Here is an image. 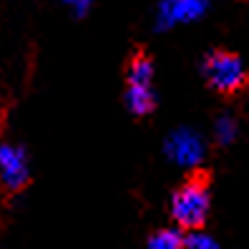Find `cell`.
Segmentation results:
<instances>
[{"mask_svg": "<svg viewBox=\"0 0 249 249\" xmlns=\"http://www.w3.org/2000/svg\"><path fill=\"white\" fill-rule=\"evenodd\" d=\"M154 89L151 83H128L126 89V106L131 108V113L143 116V113H151L154 108Z\"/></svg>", "mask_w": 249, "mask_h": 249, "instance_id": "cell-6", "label": "cell"}, {"mask_svg": "<svg viewBox=\"0 0 249 249\" xmlns=\"http://www.w3.org/2000/svg\"><path fill=\"white\" fill-rule=\"evenodd\" d=\"M66 5L73 10V16H76V18H83L86 13L91 10V0H66Z\"/></svg>", "mask_w": 249, "mask_h": 249, "instance_id": "cell-11", "label": "cell"}, {"mask_svg": "<svg viewBox=\"0 0 249 249\" xmlns=\"http://www.w3.org/2000/svg\"><path fill=\"white\" fill-rule=\"evenodd\" d=\"M201 73L207 78V83L222 96L239 93L249 81V73L242 63V58L237 53H229V51L209 53L201 63Z\"/></svg>", "mask_w": 249, "mask_h": 249, "instance_id": "cell-2", "label": "cell"}, {"mask_svg": "<svg viewBox=\"0 0 249 249\" xmlns=\"http://www.w3.org/2000/svg\"><path fill=\"white\" fill-rule=\"evenodd\" d=\"M31 179V164H28V154L18 143H0V181L10 192L23 189Z\"/></svg>", "mask_w": 249, "mask_h": 249, "instance_id": "cell-3", "label": "cell"}, {"mask_svg": "<svg viewBox=\"0 0 249 249\" xmlns=\"http://www.w3.org/2000/svg\"><path fill=\"white\" fill-rule=\"evenodd\" d=\"M209 0H164L156 10V25L171 28L177 23H186L199 18Z\"/></svg>", "mask_w": 249, "mask_h": 249, "instance_id": "cell-5", "label": "cell"}, {"mask_svg": "<svg viewBox=\"0 0 249 249\" xmlns=\"http://www.w3.org/2000/svg\"><path fill=\"white\" fill-rule=\"evenodd\" d=\"M171 216L181 229L199 231L209 216V179L204 174H194L186 179L171 199Z\"/></svg>", "mask_w": 249, "mask_h": 249, "instance_id": "cell-1", "label": "cell"}, {"mask_svg": "<svg viewBox=\"0 0 249 249\" xmlns=\"http://www.w3.org/2000/svg\"><path fill=\"white\" fill-rule=\"evenodd\" d=\"M154 78V63L146 55H136L128 63V83H151Z\"/></svg>", "mask_w": 249, "mask_h": 249, "instance_id": "cell-8", "label": "cell"}, {"mask_svg": "<svg viewBox=\"0 0 249 249\" xmlns=\"http://www.w3.org/2000/svg\"><path fill=\"white\" fill-rule=\"evenodd\" d=\"M216 134H219V139L222 141H229L231 136H234V121L231 119H219V124H216Z\"/></svg>", "mask_w": 249, "mask_h": 249, "instance_id": "cell-10", "label": "cell"}, {"mask_svg": "<svg viewBox=\"0 0 249 249\" xmlns=\"http://www.w3.org/2000/svg\"><path fill=\"white\" fill-rule=\"evenodd\" d=\"M184 234L179 229H159L149 239V249H184Z\"/></svg>", "mask_w": 249, "mask_h": 249, "instance_id": "cell-7", "label": "cell"}, {"mask_svg": "<svg viewBox=\"0 0 249 249\" xmlns=\"http://www.w3.org/2000/svg\"><path fill=\"white\" fill-rule=\"evenodd\" d=\"M166 154L174 164H179V166H196L201 154H204V146H201V139L194 131L179 128L166 139Z\"/></svg>", "mask_w": 249, "mask_h": 249, "instance_id": "cell-4", "label": "cell"}, {"mask_svg": "<svg viewBox=\"0 0 249 249\" xmlns=\"http://www.w3.org/2000/svg\"><path fill=\"white\" fill-rule=\"evenodd\" d=\"M184 244H186L189 249H219V247H216V242L209 237V234H199V231H196V234H192V237H189Z\"/></svg>", "mask_w": 249, "mask_h": 249, "instance_id": "cell-9", "label": "cell"}]
</instances>
